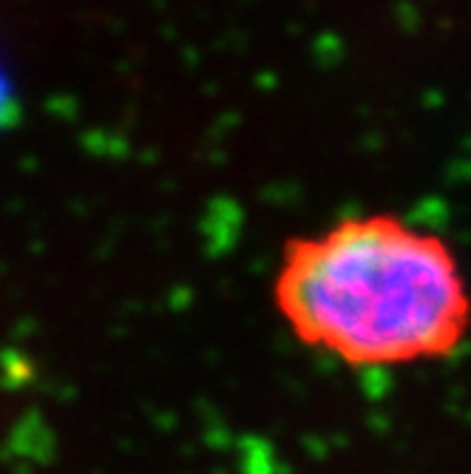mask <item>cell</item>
<instances>
[{"label":"cell","instance_id":"cell-1","mask_svg":"<svg viewBox=\"0 0 471 474\" xmlns=\"http://www.w3.org/2000/svg\"><path fill=\"white\" fill-rule=\"evenodd\" d=\"M270 307L304 353L350 373L434 366L471 341L463 256L392 210L344 214L284 242Z\"/></svg>","mask_w":471,"mask_h":474}]
</instances>
